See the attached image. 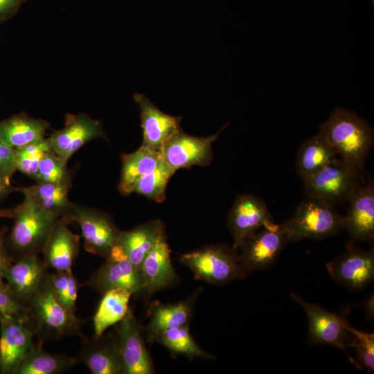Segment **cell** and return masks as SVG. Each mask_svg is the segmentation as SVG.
I'll use <instances>...</instances> for the list:
<instances>
[{
    "label": "cell",
    "instance_id": "6da1fadb",
    "mask_svg": "<svg viewBox=\"0 0 374 374\" xmlns=\"http://www.w3.org/2000/svg\"><path fill=\"white\" fill-rule=\"evenodd\" d=\"M319 132L342 159L364 170L374 141L373 130L366 121L351 110L337 107Z\"/></svg>",
    "mask_w": 374,
    "mask_h": 374
},
{
    "label": "cell",
    "instance_id": "7a4b0ae2",
    "mask_svg": "<svg viewBox=\"0 0 374 374\" xmlns=\"http://www.w3.org/2000/svg\"><path fill=\"white\" fill-rule=\"evenodd\" d=\"M364 170L335 157L324 167L303 179L306 196L335 206L348 202L364 181Z\"/></svg>",
    "mask_w": 374,
    "mask_h": 374
},
{
    "label": "cell",
    "instance_id": "3957f363",
    "mask_svg": "<svg viewBox=\"0 0 374 374\" xmlns=\"http://www.w3.org/2000/svg\"><path fill=\"white\" fill-rule=\"evenodd\" d=\"M344 215L335 206L308 197L293 215L280 224L287 242L301 240H322L343 230Z\"/></svg>",
    "mask_w": 374,
    "mask_h": 374
},
{
    "label": "cell",
    "instance_id": "277c9868",
    "mask_svg": "<svg viewBox=\"0 0 374 374\" xmlns=\"http://www.w3.org/2000/svg\"><path fill=\"white\" fill-rule=\"evenodd\" d=\"M26 306L28 323L42 338L59 339L80 332L82 320L57 299L46 278Z\"/></svg>",
    "mask_w": 374,
    "mask_h": 374
},
{
    "label": "cell",
    "instance_id": "5b68a950",
    "mask_svg": "<svg viewBox=\"0 0 374 374\" xmlns=\"http://www.w3.org/2000/svg\"><path fill=\"white\" fill-rule=\"evenodd\" d=\"M179 260L197 280L213 285H223L244 278L238 251L225 244H211L181 254Z\"/></svg>",
    "mask_w": 374,
    "mask_h": 374
},
{
    "label": "cell",
    "instance_id": "8992f818",
    "mask_svg": "<svg viewBox=\"0 0 374 374\" xmlns=\"http://www.w3.org/2000/svg\"><path fill=\"white\" fill-rule=\"evenodd\" d=\"M14 223L9 235L12 249L20 256L42 251L58 217L24 197L12 208Z\"/></svg>",
    "mask_w": 374,
    "mask_h": 374
},
{
    "label": "cell",
    "instance_id": "52a82bcc",
    "mask_svg": "<svg viewBox=\"0 0 374 374\" xmlns=\"http://www.w3.org/2000/svg\"><path fill=\"white\" fill-rule=\"evenodd\" d=\"M65 221L79 225L87 251L104 258L118 243L121 232L104 212L75 203Z\"/></svg>",
    "mask_w": 374,
    "mask_h": 374
},
{
    "label": "cell",
    "instance_id": "ba28073f",
    "mask_svg": "<svg viewBox=\"0 0 374 374\" xmlns=\"http://www.w3.org/2000/svg\"><path fill=\"white\" fill-rule=\"evenodd\" d=\"M105 262L82 285L101 294L114 288H125L132 294L145 293L141 271L129 260L119 244H115L105 257Z\"/></svg>",
    "mask_w": 374,
    "mask_h": 374
},
{
    "label": "cell",
    "instance_id": "9c48e42d",
    "mask_svg": "<svg viewBox=\"0 0 374 374\" xmlns=\"http://www.w3.org/2000/svg\"><path fill=\"white\" fill-rule=\"evenodd\" d=\"M288 243L280 224L265 225L248 236L238 249L240 265L249 275L270 269Z\"/></svg>",
    "mask_w": 374,
    "mask_h": 374
},
{
    "label": "cell",
    "instance_id": "30bf717a",
    "mask_svg": "<svg viewBox=\"0 0 374 374\" xmlns=\"http://www.w3.org/2000/svg\"><path fill=\"white\" fill-rule=\"evenodd\" d=\"M292 299L304 310L308 319V340L312 345H328L344 351L349 361L357 368L355 359L348 354L350 332L346 328L347 320L323 308L319 304L304 301L296 293H291Z\"/></svg>",
    "mask_w": 374,
    "mask_h": 374
},
{
    "label": "cell",
    "instance_id": "8fae6325",
    "mask_svg": "<svg viewBox=\"0 0 374 374\" xmlns=\"http://www.w3.org/2000/svg\"><path fill=\"white\" fill-rule=\"evenodd\" d=\"M226 127L206 137L191 136L181 129L161 148V157L175 172L182 168L208 166L213 156L212 144Z\"/></svg>",
    "mask_w": 374,
    "mask_h": 374
},
{
    "label": "cell",
    "instance_id": "7c38bea8",
    "mask_svg": "<svg viewBox=\"0 0 374 374\" xmlns=\"http://www.w3.org/2000/svg\"><path fill=\"white\" fill-rule=\"evenodd\" d=\"M116 332L123 374L154 373L140 327L131 309L118 323Z\"/></svg>",
    "mask_w": 374,
    "mask_h": 374
},
{
    "label": "cell",
    "instance_id": "4fadbf2b",
    "mask_svg": "<svg viewBox=\"0 0 374 374\" xmlns=\"http://www.w3.org/2000/svg\"><path fill=\"white\" fill-rule=\"evenodd\" d=\"M272 222L274 219L263 199L251 193L240 195L228 215L227 225L233 238L232 247L238 251L248 236Z\"/></svg>",
    "mask_w": 374,
    "mask_h": 374
},
{
    "label": "cell",
    "instance_id": "5bb4252c",
    "mask_svg": "<svg viewBox=\"0 0 374 374\" xmlns=\"http://www.w3.org/2000/svg\"><path fill=\"white\" fill-rule=\"evenodd\" d=\"M331 277L353 290L367 287L374 279V251L349 244L346 251L326 264Z\"/></svg>",
    "mask_w": 374,
    "mask_h": 374
},
{
    "label": "cell",
    "instance_id": "9a60e30c",
    "mask_svg": "<svg viewBox=\"0 0 374 374\" xmlns=\"http://www.w3.org/2000/svg\"><path fill=\"white\" fill-rule=\"evenodd\" d=\"M105 132L100 121L80 113L67 114L64 127L54 131L47 141L51 150L68 161L70 157L89 141L105 138Z\"/></svg>",
    "mask_w": 374,
    "mask_h": 374
},
{
    "label": "cell",
    "instance_id": "2e32d148",
    "mask_svg": "<svg viewBox=\"0 0 374 374\" xmlns=\"http://www.w3.org/2000/svg\"><path fill=\"white\" fill-rule=\"evenodd\" d=\"M344 215L343 229L353 242H373L374 239V182L368 174L367 179L349 198Z\"/></svg>",
    "mask_w": 374,
    "mask_h": 374
},
{
    "label": "cell",
    "instance_id": "e0dca14e",
    "mask_svg": "<svg viewBox=\"0 0 374 374\" xmlns=\"http://www.w3.org/2000/svg\"><path fill=\"white\" fill-rule=\"evenodd\" d=\"M0 373L15 374L34 345L35 335L24 321L0 316Z\"/></svg>",
    "mask_w": 374,
    "mask_h": 374
},
{
    "label": "cell",
    "instance_id": "ac0fdd59",
    "mask_svg": "<svg viewBox=\"0 0 374 374\" xmlns=\"http://www.w3.org/2000/svg\"><path fill=\"white\" fill-rule=\"evenodd\" d=\"M134 100L140 109L143 131L141 145L159 151L181 130V116H173L161 111L145 95L135 93Z\"/></svg>",
    "mask_w": 374,
    "mask_h": 374
},
{
    "label": "cell",
    "instance_id": "d6986e66",
    "mask_svg": "<svg viewBox=\"0 0 374 374\" xmlns=\"http://www.w3.org/2000/svg\"><path fill=\"white\" fill-rule=\"evenodd\" d=\"M46 269L36 253L22 255L11 262L3 279L15 297L27 305L43 284Z\"/></svg>",
    "mask_w": 374,
    "mask_h": 374
},
{
    "label": "cell",
    "instance_id": "ffe728a7",
    "mask_svg": "<svg viewBox=\"0 0 374 374\" xmlns=\"http://www.w3.org/2000/svg\"><path fill=\"white\" fill-rule=\"evenodd\" d=\"M69 223L58 218L42 249L44 262L55 271L71 272L80 247V236L67 226Z\"/></svg>",
    "mask_w": 374,
    "mask_h": 374
},
{
    "label": "cell",
    "instance_id": "44dd1931",
    "mask_svg": "<svg viewBox=\"0 0 374 374\" xmlns=\"http://www.w3.org/2000/svg\"><path fill=\"white\" fill-rule=\"evenodd\" d=\"M166 237L161 238L145 258L140 271L145 293L152 294L173 285L177 279Z\"/></svg>",
    "mask_w": 374,
    "mask_h": 374
},
{
    "label": "cell",
    "instance_id": "7402d4cb",
    "mask_svg": "<svg viewBox=\"0 0 374 374\" xmlns=\"http://www.w3.org/2000/svg\"><path fill=\"white\" fill-rule=\"evenodd\" d=\"M165 236L163 223L159 220H153L130 231H121L118 244L122 247L132 265L140 271L146 256Z\"/></svg>",
    "mask_w": 374,
    "mask_h": 374
},
{
    "label": "cell",
    "instance_id": "603a6c76",
    "mask_svg": "<svg viewBox=\"0 0 374 374\" xmlns=\"http://www.w3.org/2000/svg\"><path fill=\"white\" fill-rule=\"evenodd\" d=\"M80 360L93 374H123L116 337L112 334L86 342Z\"/></svg>",
    "mask_w": 374,
    "mask_h": 374
},
{
    "label": "cell",
    "instance_id": "cb8c5ba5",
    "mask_svg": "<svg viewBox=\"0 0 374 374\" xmlns=\"http://www.w3.org/2000/svg\"><path fill=\"white\" fill-rule=\"evenodd\" d=\"M50 124L25 113L15 114L0 122V141L13 149L39 142Z\"/></svg>",
    "mask_w": 374,
    "mask_h": 374
},
{
    "label": "cell",
    "instance_id": "d4e9b609",
    "mask_svg": "<svg viewBox=\"0 0 374 374\" xmlns=\"http://www.w3.org/2000/svg\"><path fill=\"white\" fill-rule=\"evenodd\" d=\"M197 292L184 301L172 304L153 303L149 310L150 321L147 326L148 340L162 331L188 325L193 316V305Z\"/></svg>",
    "mask_w": 374,
    "mask_h": 374
},
{
    "label": "cell",
    "instance_id": "484cf974",
    "mask_svg": "<svg viewBox=\"0 0 374 374\" xmlns=\"http://www.w3.org/2000/svg\"><path fill=\"white\" fill-rule=\"evenodd\" d=\"M161 159L160 152L143 145L134 152L122 154L120 193L123 195L132 193L139 179L153 170Z\"/></svg>",
    "mask_w": 374,
    "mask_h": 374
},
{
    "label": "cell",
    "instance_id": "4316f807",
    "mask_svg": "<svg viewBox=\"0 0 374 374\" xmlns=\"http://www.w3.org/2000/svg\"><path fill=\"white\" fill-rule=\"evenodd\" d=\"M71 184L37 183L35 185L16 188L41 208L64 220L69 215L73 202L69 199Z\"/></svg>",
    "mask_w": 374,
    "mask_h": 374
},
{
    "label": "cell",
    "instance_id": "83f0119b",
    "mask_svg": "<svg viewBox=\"0 0 374 374\" xmlns=\"http://www.w3.org/2000/svg\"><path fill=\"white\" fill-rule=\"evenodd\" d=\"M93 317L94 337L103 335L109 327L118 323L129 310L128 304L132 293L125 288H114L103 294Z\"/></svg>",
    "mask_w": 374,
    "mask_h": 374
},
{
    "label": "cell",
    "instance_id": "f1b7e54d",
    "mask_svg": "<svg viewBox=\"0 0 374 374\" xmlns=\"http://www.w3.org/2000/svg\"><path fill=\"white\" fill-rule=\"evenodd\" d=\"M336 155L327 139L319 132L300 147L296 159L297 172L303 179L324 167Z\"/></svg>",
    "mask_w": 374,
    "mask_h": 374
},
{
    "label": "cell",
    "instance_id": "f546056e",
    "mask_svg": "<svg viewBox=\"0 0 374 374\" xmlns=\"http://www.w3.org/2000/svg\"><path fill=\"white\" fill-rule=\"evenodd\" d=\"M77 358L46 352L42 343L33 345L15 374H57L69 370L76 364Z\"/></svg>",
    "mask_w": 374,
    "mask_h": 374
},
{
    "label": "cell",
    "instance_id": "4dcf8cb0",
    "mask_svg": "<svg viewBox=\"0 0 374 374\" xmlns=\"http://www.w3.org/2000/svg\"><path fill=\"white\" fill-rule=\"evenodd\" d=\"M152 341L158 342L174 354L183 355L190 359H215L213 355L202 350L195 341L188 325L162 331Z\"/></svg>",
    "mask_w": 374,
    "mask_h": 374
},
{
    "label": "cell",
    "instance_id": "1f68e13d",
    "mask_svg": "<svg viewBox=\"0 0 374 374\" xmlns=\"http://www.w3.org/2000/svg\"><path fill=\"white\" fill-rule=\"evenodd\" d=\"M175 172L161 158L153 170L139 179L133 193L157 202H162L166 199L167 184Z\"/></svg>",
    "mask_w": 374,
    "mask_h": 374
},
{
    "label": "cell",
    "instance_id": "d6a6232c",
    "mask_svg": "<svg viewBox=\"0 0 374 374\" xmlns=\"http://www.w3.org/2000/svg\"><path fill=\"white\" fill-rule=\"evenodd\" d=\"M46 280L57 299L75 313L79 284L72 271L47 273Z\"/></svg>",
    "mask_w": 374,
    "mask_h": 374
},
{
    "label": "cell",
    "instance_id": "836d02e7",
    "mask_svg": "<svg viewBox=\"0 0 374 374\" xmlns=\"http://www.w3.org/2000/svg\"><path fill=\"white\" fill-rule=\"evenodd\" d=\"M33 179L37 183L71 184L67 161L52 150L46 152L41 159Z\"/></svg>",
    "mask_w": 374,
    "mask_h": 374
},
{
    "label": "cell",
    "instance_id": "e575fe53",
    "mask_svg": "<svg viewBox=\"0 0 374 374\" xmlns=\"http://www.w3.org/2000/svg\"><path fill=\"white\" fill-rule=\"evenodd\" d=\"M51 150L46 139L24 147L14 149L16 170L33 178L44 155Z\"/></svg>",
    "mask_w": 374,
    "mask_h": 374
},
{
    "label": "cell",
    "instance_id": "d590c367",
    "mask_svg": "<svg viewBox=\"0 0 374 374\" xmlns=\"http://www.w3.org/2000/svg\"><path fill=\"white\" fill-rule=\"evenodd\" d=\"M346 328L352 339L348 346L355 348L357 368H364L368 371L374 370V334L358 330L348 323Z\"/></svg>",
    "mask_w": 374,
    "mask_h": 374
},
{
    "label": "cell",
    "instance_id": "8d00e7d4",
    "mask_svg": "<svg viewBox=\"0 0 374 374\" xmlns=\"http://www.w3.org/2000/svg\"><path fill=\"white\" fill-rule=\"evenodd\" d=\"M0 316L28 321L27 306L15 297L4 280H0Z\"/></svg>",
    "mask_w": 374,
    "mask_h": 374
},
{
    "label": "cell",
    "instance_id": "74e56055",
    "mask_svg": "<svg viewBox=\"0 0 374 374\" xmlns=\"http://www.w3.org/2000/svg\"><path fill=\"white\" fill-rule=\"evenodd\" d=\"M15 171L14 149L0 141V172L12 177Z\"/></svg>",
    "mask_w": 374,
    "mask_h": 374
},
{
    "label": "cell",
    "instance_id": "f35d334b",
    "mask_svg": "<svg viewBox=\"0 0 374 374\" xmlns=\"http://www.w3.org/2000/svg\"><path fill=\"white\" fill-rule=\"evenodd\" d=\"M29 0H0V24L12 18Z\"/></svg>",
    "mask_w": 374,
    "mask_h": 374
},
{
    "label": "cell",
    "instance_id": "ab89813d",
    "mask_svg": "<svg viewBox=\"0 0 374 374\" xmlns=\"http://www.w3.org/2000/svg\"><path fill=\"white\" fill-rule=\"evenodd\" d=\"M5 233V229L0 230V280H4L5 271L12 262L6 247Z\"/></svg>",
    "mask_w": 374,
    "mask_h": 374
},
{
    "label": "cell",
    "instance_id": "60d3db41",
    "mask_svg": "<svg viewBox=\"0 0 374 374\" xmlns=\"http://www.w3.org/2000/svg\"><path fill=\"white\" fill-rule=\"evenodd\" d=\"M10 179L11 177L0 172V201L16 191V188L11 185Z\"/></svg>",
    "mask_w": 374,
    "mask_h": 374
},
{
    "label": "cell",
    "instance_id": "b9f144b4",
    "mask_svg": "<svg viewBox=\"0 0 374 374\" xmlns=\"http://www.w3.org/2000/svg\"><path fill=\"white\" fill-rule=\"evenodd\" d=\"M365 319L367 321H371L374 316V295L371 294L362 304Z\"/></svg>",
    "mask_w": 374,
    "mask_h": 374
},
{
    "label": "cell",
    "instance_id": "7bdbcfd3",
    "mask_svg": "<svg viewBox=\"0 0 374 374\" xmlns=\"http://www.w3.org/2000/svg\"><path fill=\"white\" fill-rule=\"evenodd\" d=\"M12 209H4L0 208V219L1 218H12Z\"/></svg>",
    "mask_w": 374,
    "mask_h": 374
}]
</instances>
